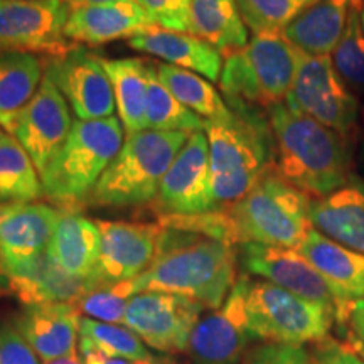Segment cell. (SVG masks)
Returning a JSON list of instances; mask_svg holds the SVG:
<instances>
[{"instance_id":"obj_1","label":"cell","mask_w":364,"mask_h":364,"mask_svg":"<svg viewBox=\"0 0 364 364\" xmlns=\"http://www.w3.org/2000/svg\"><path fill=\"white\" fill-rule=\"evenodd\" d=\"M273 171L309 198H324L353 177L349 142L290 103L268 110Z\"/></svg>"},{"instance_id":"obj_2","label":"cell","mask_w":364,"mask_h":364,"mask_svg":"<svg viewBox=\"0 0 364 364\" xmlns=\"http://www.w3.org/2000/svg\"><path fill=\"white\" fill-rule=\"evenodd\" d=\"M135 282L139 292L156 290L182 295L216 311L236 284L235 247L164 228L156 262Z\"/></svg>"},{"instance_id":"obj_3","label":"cell","mask_w":364,"mask_h":364,"mask_svg":"<svg viewBox=\"0 0 364 364\" xmlns=\"http://www.w3.org/2000/svg\"><path fill=\"white\" fill-rule=\"evenodd\" d=\"M218 206L235 204L273 169V136L260 110H233L225 122L204 124Z\"/></svg>"},{"instance_id":"obj_4","label":"cell","mask_w":364,"mask_h":364,"mask_svg":"<svg viewBox=\"0 0 364 364\" xmlns=\"http://www.w3.org/2000/svg\"><path fill=\"white\" fill-rule=\"evenodd\" d=\"M299 49L282 33L255 34L243 49L225 56L220 86L231 110H270L292 90Z\"/></svg>"},{"instance_id":"obj_5","label":"cell","mask_w":364,"mask_h":364,"mask_svg":"<svg viewBox=\"0 0 364 364\" xmlns=\"http://www.w3.org/2000/svg\"><path fill=\"white\" fill-rule=\"evenodd\" d=\"M188 132L140 130L127 135L90 199L98 206H142L157 198L161 182L189 139Z\"/></svg>"},{"instance_id":"obj_6","label":"cell","mask_w":364,"mask_h":364,"mask_svg":"<svg viewBox=\"0 0 364 364\" xmlns=\"http://www.w3.org/2000/svg\"><path fill=\"white\" fill-rule=\"evenodd\" d=\"M124 142V125L115 117L76 120L43 179L46 198L65 211H75L93 193Z\"/></svg>"},{"instance_id":"obj_7","label":"cell","mask_w":364,"mask_h":364,"mask_svg":"<svg viewBox=\"0 0 364 364\" xmlns=\"http://www.w3.org/2000/svg\"><path fill=\"white\" fill-rule=\"evenodd\" d=\"M311 201L307 194L270 169L245 198L231 204L228 215L241 245L299 250L312 230Z\"/></svg>"},{"instance_id":"obj_8","label":"cell","mask_w":364,"mask_h":364,"mask_svg":"<svg viewBox=\"0 0 364 364\" xmlns=\"http://www.w3.org/2000/svg\"><path fill=\"white\" fill-rule=\"evenodd\" d=\"M247 318L255 339L304 346L329 338L336 314L267 280H250Z\"/></svg>"},{"instance_id":"obj_9","label":"cell","mask_w":364,"mask_h":364,"mask_svg":"<svg viewBox=\"0 0 364 364\" xmlns=\"http://www.w3.org/2000/svg\"><path fill=\"white\" fill-rule=\"evenodd\" d=\"M287 103L334 130L348 142L358 132L359 100L336 71L331 56L300 54Z\"/></svg>"},{"instance_id":"obj_10","label":"cell","mask_w":364,"mask_h":364,"mask_svg":"<svg viewBox=\"0 0 364 364\" xmlns=\"http://www.w3.org/2000/svg\"><path fill=\"white\" fill-rule=\"evenodd\" d=\"M0 127L22 145L43 181L71 132L70 105L51 78L44 75L33 100Z\"/></svg>"},{"instance_id":"obj_11","label":"cell","mask_w":364,"mask_h":364,"mask_svg":"<svg viewBox=\"0 0 364 364\" xmlns=\"http://www.w3.org/2000/svg\"><path fill=\"white\" fill-rule=\"evenodd\" d=\"M68 0H0V53L59 56L73 46L65 36Z\"/></svg>"},{"instance_id":"obj_12","label":"cell","mask_w":364,"mask_h":364,"mask_svg":"<svg viewBox=\"0 0 364 364\" xmlns=\"http://www.w3.org/2000/svg\"><path fill=\"white\" fill-rule=\"evenodd\" d=\"M44 75L66 98L78 120H103L115 113V97L98 54L75 44L59 56L43 59Z\"/></svg>"},{"instance_id":"obj_13","label":"cell","mask_w":364,"mask_h":364,"mask_svg":"<svg viewBox=\"0 0 364 364\" xmlns=\"http://www.w3.org/2000/svg\"><path fill=\"white\" fill-rule=\"evenodd\" d=\"M203 306L182 295L144 290L127 306L124 324L162 353L188 349L191 334L203 314Z\"/></svg>"},{"instance_id":"obj_14","label":"cell","mask_w":364,"mask_h":364,"mask_svg":"<svg viewBox=\"0 0 364 364\" xmlns=\"http://www.w3.org/2000/svg\"><path fill=\"white\" fill-rule=\"evenodd\" d=\"M247 275L236 280L225 304L194 327L188 344L189 364H240L252 339L247 318Z\"/></svg>"},{"instance_id":"obj_15","label":"cell","mask_w":364,"mask_h":364,"mask_svg":"<svg viewBox=\"0 0 364 364\" xmlns=\"http://www.w3.org/2000/svg\"><path fill=\"white\" fill-rule=\"evenodd\" d=\"M97 225L102 245L91 279L95 287L134 280L156 262L164 233L161 225L125 221H97Z\"/></svg>"},{"instance_id":"obj_16","label":"cell","mask_w":364,"mask_h":364,"mask_svg":"<svg viewBox=\"0 0 364 364\" xmlns=\"http://www.w3.org/2000/svg\"><path fill=\"white\" fill-rule=\"evenodd\" d=\"M164 215H203L218 209L209 169V144L206 132L189 135L166 172L157 194Z\"/></svg>"},{"instance_id":"obj_17","label":"cell","mask_w":364,"mask_h":364,"mask_svg":"<svg viewBox=\"0 0 364 364\" xmlns=\"http://www.w3.org/2000/svg\"><path fill=\"white\" fill-rule=\"evenodd\" d=\"M240 260L248 273L260 277L287 292L329 309L336 314L338 321L339 304L329 284L299 250L243 243L240 250Z\"/></svg>"},{"instance_id":"obj_18","label":"cell","mask_w":364,"mask_h":364,"mask_svg":"<svg viewBox=\"0 0 364 364\" xmlns=\"http://www.w3.org/2000/svg\"><path fill=\"white\" fill-rule=\"evenodd\" d=\"M61 215V208L44 203L14 204L0 218V275L43 257Z\"/></svg>"},{"instance_id":"obj_19","label":"cell","mask_w":364,"mask_h":364,"mask_svg":"<svg viewBox=\"0 0 364 364\" xmlns=\"http://www.w3.org/2000/svg\"><path fill=\"white\" fill-rule=\"evenodd\" d=\"M152 21L136 0H112L71 9L65 36L76 44L102 46L120 39H132L154 29Z\"/></svg>"},{"instance_id":"obj_20","label":"cell","mask_w":364,"mask_h":364,"mask_svg":"<svg viewBox=\"0 0 364 364\" xmlns=\"http://www.w3.org/2000/svg\"><path fill=\"white\" fill-rule=\"evenodd\" d=\"M299 252L329 284L339 304L338 322L346 324L351 304L364 299V253L336 243L314 228L300 245Z\"/></svg>"},{"instance_id":"obj_21","label":"cell","mask_w":364,"mask_h":364,"mask_svg":"<svg viewBox=\"0 0 364 364\" xmlns=\"http://www.w3.org/2000/svg\"><path fill=\"white\" fill-rule=\"evenodd\" d=\"M0 280L26 306L76 304L88 290L95 289L90 280L66 272L48 252L19 270L2 273Z\"/></svg>"},{"instance_id":"obj_22","label":"cell","mask_w":364,"mask_h":364,"mask_svg":"<svg viewBox=\"0 0 364 364\" xmlns=\"http://www.w3.org/2000/svg\"><path fill=\"white\" fill-rule=\"evenodd\" d=\"M309 220L318 233L364 253V179L353 174L343 188L312 199Z\"/></svg>"},{"instance_id":"obj_23","label":"cell","mask_w":364,"mask_h":364,"mask_svg":"<svg viewBox=\"0 0 364 364\" xmlns=\"http://www.w3.org/2000/svg\"><path fill=\"white\" fill-rule=\"evenodd\" d=\"M80 321L75 304H39L26 306L16 318V326L39 358L48 363L76 354Z\"/></svg>"},{"instance_id":"obj_24","label":"cell","mask_w":364,"mask_h":364,"mask_svg":"<svg viewBox=\"0 0 364 364\" xmlns=\"http://www.w3.org/2000/svg\"><path fill=\"white\" fill-rule=\"evenodd\" d=\"M129 44L136 51L162 59L167 65L198 73L211 83L220 81L223 63H225L223 54L215 46L198 36L154 27L149 33L132 38Z\"/></svg>"},{"instance_id":"obj_25","label":"cell","mask_w":364,"mask_h":364,"mask_svg":"<svg viewBox=\"0 0 364 364\" xmlns=\"http://www.w3.org/2000/svg\"><path fill=\"white\" fill-rule=\"evenodd\" d=\"M353 0H317L282 31L307 56H329L346 29Z\"/></svg>"},{"instance_id":"obj_26","label":"cell","mask_w":364,"mask_h":364,"mask_svg":"<svg viewBox=\"0 0 364 364\" xmlns=\"http://www.w3.org/2000/svg\"><path fill=\"white\" fill-rule=\"evenodd\" d=\"M100 245L102 236L97 221L63 209L48 253L71 275L91 282L98 265Z\"/></svg>"},{"instance_id":"obj_27","label":"cell","mask_w":364,"mask_h":364,"mask_svg":"<svg viewBox=\"0 0 364 364\" xmlns=\"http://www.w3.org/2000/svg\"><path fill=\"white\" fill-rule=\"evenodd\" d=\"M102 66L110 78L113 97L127 134L147 129L145 105H147V61L140 58L108 59L100 56Z\"/></svg>"},{"instance_id":"obj_28","label":"cell","mask_w":364,"mask_h":364,"mask_svg":"<svg viewBox=\"0 0 364 364\" xmlns=\"http://www.w3.org/2000/svg\"><path fill=\"white\" fill-rule=\"evenodd\" d=\"M191 27L194 36L215 46L225 56L243 49L250 41L236 0H193Z\"/></svg>"},{"instance_id":"obj_29","label":"cell","mask_w":364,"mask_h":364,"mask_svg":"<svg viewBox=\"0 0 364 364\" xmlns=\"http://www.w3.org/2000/svg\"><path fill=\"white\" fill-rule=\"evenodd\" d=\"M157 76L186 108L204 122H225L233 117V110L220 91L198 73L161 63L157 65Z\"/></svg>"},{"instance_id":"obj_30","label":"cell","mask_w":364,"mask_h":364,"mask_svg":"<svg viewBox=\"0 0 364 364\" xmlns=\"http://www.w3.org/2000/svg\"><path fill=\"white\" fill-rule=\"evenodd\" d=\"M43 78V59L36 54L0 53V124L33 100Z\"/></svg>"},{"instance_id":"obj_31","label":"cell","mask_w":364,"mask_h":364,"mask_svg":"<svg viewBox=\"0 0 364 364\" xmlns=\"http://www.w3.org/2000/svg\"><path fill=\"white\" fill-rule=\"evenodd\" d=\"M44 196L34 162L11 134L0 136V203L27 204Z\"/></svg>"},{"instance_id":"obj_32","label":"cell","mask_w":364,"mask_h":364,"mask_svg":"<svg viewBox=\"0 0 364 364\" xmlns=\"http://www.w3.org/2000/svg\"><path fill=\"white\" fill-rule=\"evenodd\" d=\"M147 105H145V122L147 129L161 132H193L204 130L201 117L186 108L167 86L159 80L157 63L147 61Z\"/></svg>"},{"instance_id":"obj_33","label":"cell","mask_w":364,"mask_h":364,"mask_svg":"<svg viewBox=\"0 0 364 364\" xmlns=\"http://www.w3.org/2000/svg\"><path fill=\"white\" fill-rule=\"evenodd\" d=\"M80 346H90L108 356L135 363H147L156 358L129 327L107 324L90 317H81L80 321Z\"/></svg>"},{"instance_id":"obj_34","label":"cell","mask_w":364,"mask_h":364,"mask_svg":"<svg viewBox=\"0 0 364 364\" xmlns=\"http://www.w3.org/2000/svg\"><path fill=\"white\" fill-rule=\"evenodd\" d=\"M361 4L363 0H353L346 29L332 53L336 71L344 83L358 93H364V31L359 14Z\"/></svg>"},{"instance_id":"obj_35","label":"cell","mask_w":364,"mask_h":364,"mask_svg":"<svg viewBox=\"0 0 364 364\" xmlns=\"http://www.w3.org/2000/svg\"><path fill=\"white\" fill-rule=\"evenodd\" d=\"M245 26L253 34L282 33L317 0H236Z\"/></svg>"},{"instance_id":"obj_36","label":"cell","mask_w":364,"mask_h":364,"mask_svg":"<svg viewBox=\"0 0 364 364\" xmlns=\"http://www.w3.org/2000/svg\"><path fill=\"white\" fill-rule=\"evenodd\" d=\"M135 294H139L135 279L120 282V284L100 285L88 290L75 304V307L78 309V312H83L97 321L118 324V322H124L129 300Z\"/></svg>"},{"instance_id":"obj_37","label":"cell","mask_w":364,"mask_h":364,"mask_svg":"<svg viewBox=\"0 0 364 364\" xmlns=\"http://www.w3.org/2000/svg\"><path fill=\"white\" fill-rule=\"evenodd\" d=\"M147 12L152 24L164 31L193 34L191 6L193 0H136Z\"/></svg>"},{"instance_id":"obj_38","label":"cell","mask_w":364,"mask_h":364,"mask_svg":"<svg viewBox=\"0 0 364 364\" xmlns=\"http://www.w3.org/2000/svg\"><path fill=\"white\" fill-rule=\"evenodd\" d=\"M240 364H312L304 346L263 343L245 354Z\"/></svg>"},{"instance_id":"obj_39","label":"cell","mask_w":364,"mask_h":364,"mask_svg":"<svg viewBox=\"0 0 364 364\" xmlns=\"http://www.w3.org/2000/svg\"><path fill=\"white\" fill-rule=\"evenodd\" d=\"M0 364H41L16 322L0 324Z\"/></svg>"},{"instance_id":"obj_40","label":"cell","mask_w":364,"mask_h":364,"mask_svg":"<svg viewBox=\"0 0 364 364\" xmlns=\"http://www.w3.org/2000/svg\"><path fill=\"white\" fill-rule=\"evenodd\" d=\"M311 361L312 364H364V359L353 346L332 338H326L321 343L314 344Z\"/></svg>"},{"instance_id":"obj_41","label":"cell","mask_w":364,"mask_h":364,"mask_svg":"<svg viewBox=\"0 0 364 364\" xmlns=\"http://www.w3.org/2000/svg\"><path fill=\"white\" fill-rule=\"evenodd\" d=\"M346 324L351 327L354 338L358 339L356 343L364 346V299L354 300L351 304Z\"/></svg>"},{"instance_id":"obj_42","label":"cell","mask_w":364,"mask_h":364,"mask_svg":"<svg viewBox=\"0 0 364 364\" xmlns=\"http://www.w3.org/2000/svg\"><path fill=\"white\" fill-rule=\"evenodd\" d=\"M80 353L83 356L85 364H130L129 359L108 356L100 351V349L90 348V346H80Z\"/></svg>"},{"instance_id":"obj_43","label":"cell","mask_w":364,"mask_h":364,"mask_svg":"<svg viewBox=\"0 0 364 364\" xmlns=\"http://www.w3.org/2000/svg\"><path fill=\"white\" fill-rule=\"evenodd\" d=\"M68 2H70L71 9H78V7H86V6H98V4L112 2V0H68Z\"/></svg>"},{"instance_id":"obj_44","label":"cell","mask_w":364,"mask_h":364,"mask_svg":"<svg viewBox=\"0 0 364 364\" xmlns=\"http://www.w3.org/2000/svg\"><path fill=\"white\" fill-rule=\"evenodd\" d=\"M46 364H85V363L81 361V359L76 356V354H71V356L54 359V361H48Z\"/></svg>"},{"instance_id":"obj_45","label":"cell","mask_w":364,"mask_h":364,"mask_svg":"<svg viewBox=\"0 0 364 364\" xmlns=\"http://www.w3.org/2000/svg\"><path fill=\"white\" fill-rule=\"evenodd\" d=\"M135 364H176V361H174V359L166 358V356H156L147 363H135Z\"/></svg>"},{"instance_id":"obj_46","label":"cell","mask_w":364,"mask_h":364,"mask_svg":"<svg viewBox=\"0 0 364 364\" xmlns=\"http://www.w3.org/2000/svg\"><path fill=\"white\" fill-rule=\"evenodd\" d=\"M12 206H14V204H2V203H0V218L6 215V213H7L9 209H11Z\"/></svg>"},{"instance_id":"obj_47","label":"cell","mask_w":364,"mask_h":364,"mask_svg":"<svg viewBox=\"0 0 364 364\" xmlns=\"http://www.w3.org/2000/svg\"><path fill=\"white\" fill-rule=\"evenodd\" d=\"M353 348L356 349L359 356H361V358L364 359V346H363V344H359V343H354V344H353Z\"/></svg>"},{"instance_id":"obj_48","label":"cell","mask_w":364,"mask_h":364,"mask_svg":"<svg viewBox=\"0 0 364 364\" xmlns=\"http://www.w3.org/2000/svg\"><path fill=\"white\" fill-rule=\"evenodd\" d=\"M359 162H361V167H363V172H364V140L361 144V150H359Z\"/></svg>"},{"instance_id":"obj_49","label":"cell","mask_w":364,"mask_h":364,"mask_svg":"<svg viewBox=\"0 0 364 364\" xmlns=\"http://www.w3.org/2000/svg\"><path fill=\"white\" fill-rule=\"evenodd\" d=\"M359 14H361V24H363V31H364V0L361 4V9H359Z\"/></svg>"},{"instance_id":"obj_50","label":"cell","mask_w":364,"mask_h":364,"mask_svg":"<svg viewBox=\"0 0 364 364\" xmlns=\"http://www.w3.org/2000/svg\"><path fill=\"white\" fill-rule=\"evenodd\" d=\"M4 135V129H2V127H0V136H2Z\"/></svg>"}]
</instances>
